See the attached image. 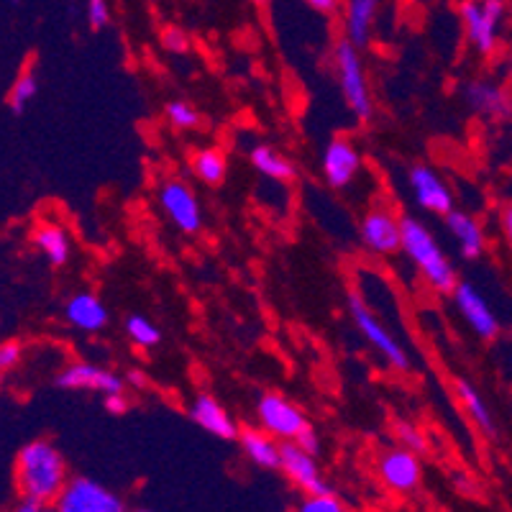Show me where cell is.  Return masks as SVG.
<instances>
[{
	"instance_id": "obj_1",
	"label": "cell",
	"mask_w": 512,
	"mask_h": 512,
	"mask_svg": "<svg viewBox=\"0 0 512 512\" xmlns=\"http://www.w3.org/2000/svg\"><path fill=\"white\" fill-rule=\"evenodd\" d=\"M13 477L21 500L44 502V505H54L64 484L70 482L62 451L49 441L26 443L16 456Z\"/></svg>"
},
{
	"instance_id": "obj_2",
	"label": "cell",
	"mask_w": 512,
	"mask_h": 512,
	"mask_svg": "<svg viewBox=\"0 0 512 512\" xmlns=\"http://www.w3.org/2000/svg\"><path fill=\"white\" fill-rule=\"evenodd\" d=\"M400 251L408 256V262L418 269L425 285L436 290L438 295H451L459 282L456 267L443 254L441 244L431 233V228L413 216L402 218V246Z\"/></svg>"
},
{
	"instance_id": "obj_3",
	"label": "cell",
	"mask_w": 512,
	"mask_h": 512,
	"mask_svg": "<svg viewBox=\"0 0 512 512\" xmlns=\"http://www.w3.org/2000/svg\"><path fill=\"white\" fill-rule=\"evenodd\" d=\"M349 313L351 320H354L356 331H359L361 338L382 356L387 367L397 369V372H410L413 364H410V356L408 351H405V346L400 344V338H397L390 328L384 326V320L369 308L367 300H364L359 292H351L349 295Z\"/></svg>"
},
{
	"instance_id": "obj_4",
	"label": "cell",
	"mask_w": 512,
	"mask_h": 512,
	"mask_svg": "<svg viewBox=\"0 0 512 512\" xmlns=\"http://www.w3.org/2000/svg\"><path fill=\"white\" fill-rule=\"evenodd\" d=\"M333 64H336L338 88H341V95H344L351 113L359 121H369L374 113V103L372 93H369L367 72H364L359 47L351 44L349 39H341L336 44V49H333Z\"/></svg>"
},
{
	"instance_id": "obj_5",
	"label": "cell",
	"mask_w": 512,
	"mask_h": 512,
	"mask_svg": "<svg viewBox=\"0 0 512 512\" xmlns=\"http://www.w3.org/2000/svg\"><path fill=\"white\" fill-rule=\"evenodd\" d=\"M459 13L466 41L472 44L474 52L482 57L495 54L507 16V0H464Z\"/></svg>"
},
{
	"instance_id": "obj_6",
	"label": "cell",
	"mask_w": 512,
	"mask_h": 512,
	"mask_svg": "<svg viewBox=\"0 0 512 512\" xmlns=\"http://www.w3.org/2000/svg\"><path fill=\"white\" fill-rule=\"evenodd\" d=\"M157 203L167 221L185 236H198L203 231V208L190 185L180 177H167L157 187Z\"/></svg>"
},
{
	"instance_id": "obj_7",
	"label": "cell",
	"mask_w": 512,
	"mask_h": 512,
	"mask_svg": "<svg viewBox=\"0 0 512 512\" xmlns=\"http://www.w3.org/2000/svg\"><path fill=\"white\" fill-rule=\"evenodd\" d=\"M57 512H126V502L93 477H70L54 500Z\"/></svg>"
},
{
	"instance_id": "obj_8",
	"label": "cell",
	"mask_w": 512,
	"mask_h": 512,
	"mask_svg": "<svg viewBox=\"0 0 512 512\" xmlns=\"http://www.w3.org/2000/svg\"><path fill=\"white\" fill-rule=\"evenodd\" d=\"M256 420L262 431L282 443H295L310 428L303 410L277 392H267L256 400Z\"/></svg>"
},
{
	"instance_id": "obj_9",
	"label": "cell",
	"mask_w": 512,
	"mask_h": 512,
	"mask_svg": "<svg viewBox=\"0 0 512 512\" xmlns=\"http://www.w3.org/2000/svg\"><path fill=\"white\" fill-rule=\"evenodd\" d=\"M451 297H454V305L456 310H459L461 320L469 326V331H472L474 336L482 338V341H495V338L500 336V318H497L495 308L489 305V300L484 297V292L479 290L477 285L459 280L456 282L454 292H451Z\"/></svg>"
},
{
	"instance_id": "obj_10",
	"label": "cell",
	"mask_w": 512,
	"mask_h": 512,
	"mask_svg": "<svg viewBox=\"0 0 512 512\" xmlns=\"http://www.w3.org/2000/svg\"><path fill=\"white\" fill-rule=\"evenodd\" d=\"M359 239L372 254L392 256L402 246V218H397L390 208L377 205L367 210L359 223Z\"/></svg>"
},
{
	"instance_id": "obj_11",
	"label": "cell",
	"mask_w": 512,
	"mask_h": 512,
	"mask_svg": "<svg viewBox=\"0 0 512 512\" xmlns=\"http://www.w3.org/2000/svg\"><path fill=\"white\" fill-rule=\"evenodd\" d=\"M377 474L387 489H392L397 495H410L423 482V464H420L415 451L397 446L379 456Z\"/></svg>"
},
{
	"instance_id": "obj_12",
	"label": "cell",
	"mask_w": 512,
	"mask_h": 512,
	"mask_svg": "<svg viewBox=\"0 0 512 512\" xmlns=\"http://www.w3.org/2000/svg\"><path fill=\"white\" fill-rule=\"evenodd\" d=\"M408 187L418 208L433 216H448L454 210V192L436 169L428 164H415L408 172Z\"/></svg>"
},
{
	"instance_id": "obj_13",
	"label": "cell",
	"mask_w": 512,
	"mask_h": 512,
	"mask_svg": "<svg viewBox=\"0 0 512 512\" xmlns=\"http://www.w3.org/2000/svg\"><path fill=\"white\" fill-rule=\"evenodd\" d=\"M282 474L292 487H297L305 495H320V492H331L326 477L320 472L318 456L300 448L297 443H282Z\"/></svg>"
},
{
	"instance_id": "obj_14",
	"label": "cell",
	"mask_w": 512,
	"mask_h": 512,
	"mask_svg": "<svg viewBox=\"0 0 512 512\" xmlns=\"http://www.w3.org/2000/svg\"><path fill=\"white\" fill-rule=\"evenodd\" d=\"M361 152L356 149L354 141L349 139H333L331 144L326 146L323 152V159H320V169H323V180H326L328 187L333 190H346L351 182L359 177L361 172Z\"/></svg>"
},
{
	"instance_id": "obj_15",
	"label": "cell",
	"mask_w": 512,
	"mask_h": 512,
	"mask_svg": "<svg viewBox=\"0 0 512 512\" xmlns=\"http://www.w3.org/2000/svg\"><path fill=\"white\" fill-rule=\"evenodd\" d=\"M464 103L469 111L487 121H507L512 118V95L502 85L487 77H477L464 85Z\"/></svg>"
},
{
	"instance_id": "obj_16",
	"label": "cell",
	"mask_w": 512,
	"mask_h": 512,
	"mask_svg": "<svg viewBox=\"0 0 512 512\" xmlns=\"http://www.w3.org/2000/svg\"><path fill=\"white\" fill-rule=\"evenodd\" d=\"M54 382L62 390H90L100 392V395H121L123 392V379L118 374L95 367V364H85V361L64 367Z\"/></svg>"
},
{
	"instance_id": "obj_17",
	"label": "cell",
	"mask_w": 512,
	"mask_h": 512,
	"mask_svg": "<svg viewBox=\"0 0 512 512\" xmlns=\"http://www.w3.org/2000/svg\"><path fill=\"white\" fill-rule=\"evenodd\" d=\"M190 420L198 428H203L210 436L221 438V441H236L239 438V425L233 420V415L223 408L221 402L213 395H198L190 402Z\"/></svg>"
},
{
	"instance_id": "obj_18",
	"label": "cell",
	"mask_w": 512,
	"mask_h": 512,
	"mask_svg": "<svg viewBox=\"0 0 512 512\" xmlns=\"http://www.w3.org/2000/svg\"><path fill=\"white\" fill-rule=\"evenodd\" d=\"M446 231L448 236L454 239L456 249L464 259L474 262L484 254V246H487V236H484V228L472 213L466 210H451L446 216Z\"/></svg>"
},
{
	"instance_id": "obj_19",
	"label": "cell",
	"mask_w": 512,
	"mask_h": 512,
	"mask_svg": "<svg viewBox=\"0 0 512 512\" xmlns=\"http://www.w3.org/2000/svg\"><path fill=\"white\" fill-rule=\"evenodd\" d=\"M64 318L77 331L98 333L108 326L111 315H108V308L95 292H77L64 305Z\"/></svg>"
},
{
	"instance_id": "obj_20",
	"label": "cell",
	"mask_w": 512,
	"mask_h": 512,
	"mask_svg": "<svg viewBox=\"0 0 512 512\" xmlns=\"http://www.w3.org/2000/svg\"><path fill=\"white\" fill-rule=\"evenodd\" d=\"M239 443L244 456L254 466L267 469V472H280L282 469V441L269 436L267 431H262V428H244L239 433Z\"/></svg>"
},
{
	"instance_id": "obj_21",
	"label": "cell",
	"mask_w": 512,
	"mask_h": 512,
	"mask_svg": "<svg viewBox=\"0 0 512 512\" xmlns=\"http://www.w3.org/2000/svg\"><path fill=\"white\" fill-rule=\"evenodd\" d=\"M454 392H456V397H459L461 408H464L466 415H469V420H472V423L479 428V433H484L487 438H495L497 436L495 415H492V410H489V405H487V400L482 397V392H479L477 387H474V384L464 377L454 379Z\"/></svg>"
},
{
	"instance_id": "obj_22",
	"label": "cell",
	"mask_w": 512,
	"mask_h": 512,
	"mask_svg": "<svg viewBox=\"0 0 512 512\" xmlns=\"http://www.w3.org/2000/svg\"><path fill=\"white\" fill-rule=\"evenodd\" d=\"M379 11V0H346L344 8V29L346 39L364 49L372 39L374 18Z\"/></svg>"
},
{
	"instance_id": "obj_23",
	"label": "cell",
	"mask_w": 512,
	"mask_h": 512,
	"mask_svg": "<svg viewBox=\"0 0 512 512\" xmlns=\"http://www.w3.org/2000/svg\"><path fill=\"white\" fill-rule=\"evenodd\" d=\"M249 162L251 167L264 177V180L272 182H290L295 180V164L269 144H254L249 149Z\"/></svg>"
},
{
	"instance_id": "obj_24",
	"label": "cell",
	"mask_w": 512,
	"mask_h": 512,
	"mask_svg": "<svg viewBox=\"0 0 512 512\" xmlns=\"http://www.w3.org/2000/svg\"><path fill=\"white\" fill-rule=\"evenodd\" d=\"M34 244L36 249L44 254V259H47L49 264H54V267H62V264L70 262V256H72L70 236H67L59 226H54V223H41V226L36 228Z\"/></svg>"
},
{
	"instance_id": "obj_25",
	"label": "cell",
	"mask_w": 512,
	"mask_h": 512,
	"mask_svg": "<svg viewBox=\"0 0 512 512\" xmlns=\"http://www.w3.org/2000/svg\"><path fill=\"white\" fill-rule=\"evenodd\" d=\"M190 169L192 175L198 177L200 182L210 187H218L223 185L228 175V162H226V154L216 146H208V149H200V152L192 154L190 159Z\"/></svg>"
},
{
	"instance_id": "obj_26",
	"label": "cell",
	"mask_w": 512,
	"mask_h": 512,
	"mask_svg": "<svg viewBox=\"0 0 512 512\" xmlns=\"http://www.w3.org/2000/svg\"><path fill=\"white\" fill-rule=\"evenodd\" d=\"M126 336L131 338V344L139 346V349H154L162 341V331L154 326L152 320L146 315H128L126 318Z\"/></svg>"
},
{
	"instance_id": "obj_27",
	"label": "cell",
	"mask_w": 512,
	"mask_h": 512,
	"mask_svg": "<svg viewBox=\"0 0 512 512\" xmlns=\"http://www.w3.org/2000/svg\"><path fill=\"white\" fill-rule=\"evenodd\" d=\"M36 93H39V80H36V72H31V70L21 72V75H18V80L13 82L11 98H8L11 111L16 113V116H21V113H24L26 108L34 103Z\"/></svg>"
},
{
	"instance_id": "obj_28",
	"label": "cell",
	"mask_w": 512,
	"mask_h": 512,
	"mask_svg": "<svg viewBox=\"0 0 512 512\" xmlns=\"http://www.w3.org/2000/svg\"><path fill=\"white\" fill-rule=\"evenodd\" d=\"M164 116H167V123L177 131H195L200 126V113L198 108L187 100H172L164 108Z\"/></svg>"
},
{
	"instance_id": "obj_29",
	"label": "cell",
	"mask_w": 512,
	"mask_h": 512,
	"mask_svg": "<svg viewBox=\"0 0 512 512\" xmlns=\"http://www.w3.org/2000/svg\"><path fill=\"white\" fill-rule=\"evenodd\" d=\"M295 512H346V507L333 492H320V495H305Z\"/></svg>"
},
{
	"instance_id": "obj_30",
	"label": "cell",
	"mask_w": 512,
	"mask_h": 512,
	"mask_svg": "<svg viewBox=\"0 0 512 512\" xmlns=\"http://www.w3.org/2000/svg\"><path fill=\"white\" fill-rule=\"evenodd\" d=\"M85 18H88L90 29H108L113 21L111 3H108V0H88V3H85Z\"/></svg>"
},
{
	"instance_id": "obj_31",
	"label": "cell",
	"mask_w": 512,
	"mask_h": 512,
	"mask_svg": "<svg viewBox=\"0 0 512 512\" xmlns=\"http://www.w3.org/2000/svg\"><path fill=\"white\" fill-rule=\"evenodd\" d=\"M395 433H397V441H400V446L410 448V451H415V454L425 451L423 433H420V428H415L413 423H408V420H397Z\"/></svg>"
},
{
	"instance_id": "obj_32",
	"label": "cell",
	"mask_w": 512,
	"mask_h": 512,
	"mask_svg": "<svg viewBox=\"0 0 512 512\" xmlns=\"http://www.w3.org/2000/svg\"><path fill=\"white\" fill-rule=\"evenodd\" d=\"M162 44H164V49L172 54H185L187 49H190V39H187V34L182 29H175V26L164 29Z\"/></svg>"
},
{
	"instance_id": "obj_33",
	"label": "cell",
	"mask_w": 512,
	"mask_h": 512,
	"mask_svg": "<svg viewBox=\"0 0 512 512\" xmlns=\"http://www.w3.org/2000/svg\"><path fill=\"white\" fill-rule=\"evenodd\" d=\"M24 356V349L16 341H6V344H0V372H6V369H13Z\"/></svg>"
},
{
	"instance_id": "obj_34",
	"label": "cell",
	"mask_w": 512,
	"mask_h": 512,
	"mask_svg": "<svg viewBox=\"0 0 512 512\" xmlns=\"http://www.w3.org/2000/svg\"><path fill=\"white\" fill-rule=\"evenodd\" d=\"M500 231L505 236V244L512 251V203H507L500 213Z\"/></svg>"
},
{
	"instance_id": "obj_35",
	"label": "cell",
	"mask_w": 512,
	"mask_h": 512,
	"mask_svg": "<svg viewBox=\"0 0 512 512\" xmlns=\"http://www.w3.org/2000/svg\"><path fill=\"white\" fill-rule=\"evenodd\" d=\"M295 443H297V446H300V448H305V451H310V454H315V456L320 454V441H318V436H315L313 425H310L308 431H305L303 436L297 438Z\"/></svg>"
},
{
	"instance_id": "obj_36",
	"label": "cell",
	"mask_w": 512,
	"mask_h": 512,
	"mask_svg": "<svg viewBox=\"0 0 512 512\" xmlns=\"http://www.w3.org/2000/svg\"><path fill=\"white\" fill-rule=\"evenodd\" d=\"M11 512H57V510H54V505H44V502L21 500Z\"/></svg>"
},
{
	"instance_id": "obj_37",
	"label": "cell",
	"mask_w": 512,
	"mask_h": 512,
	"mask_svg": "<svg viewBox=\"0 0 512 512\" xmlns=\"http://www.w3.org/2000/svg\"><path fill=\"white\" fill-rule=\"evenodd\" d=\"M305 3H308L313 11L326 13V16H328V13H336L338 6H341V0H305Z\"/></svg>"
},
{
	"instance_id": "obj_38",
	"label": "cell",
	"mask_w": 512,
	"mask_h": 512,
	"mask_svg": "<svg viewBox=\"0 0 512 512\" xmlns=\"http://www.w3.org/2000/svg\"><path fill=\"white\" fill-rule=\"evenodd\" d=\"M105 408L111 410V413H123V410H126V400H123V392H121V395H105Z\"/></svg>"
},
{
	"instance_id": "obj_39",
	"label": "cell",
	"mask_w": 512,
	"mask_h": 512,
	"mask_svg": "<svg viewBox=\"0 0 512 512\" xmlns=\"http://www.w3.org/2000/svg\"><path fill=\"white\" fill-rule=\"evenodd\" d=\"M507 72H510V90H512V47H510V54H507Z\"/></svg>"
},
{
	"instance_id": "obj_40",
	"label": "cell",
	"mask_w": 512,
	"mask_h": 512,
	"mask_svg": "<svg viewBox=\"0 0 512 512\" xmlns=\"http://www.w3.org/2000/svg\"><path fill=\"white\" fill-rule=\"evenodd\" d=\"M126 512H154V510H146V507H136V510H126Z\"/></svg>"
},
{
	"instance_id": "obj_41",
	"label": "cell",
	"mask_w": 512,
	"mask_h": 512,
	"mask_svg": "<svg viewBox=\"0 0 512 512\" xmlns=\"http://www.w3.org/2000/svg\"><path fill=\"white\" fill-rule=\"evenodd\" d=\"M254 3H256V6H267L269 0H254Z\"/></svg>"
},
{
	"instance_id": "obj_42",
	"label": "cell",
	"mask_w": 512,
	"mask_h": 512,
	"mask_svg": "<svg viewBox=\"0 0 512 512\" xmlns=\"http://www.w3.org/2000/svg\"><path fill=\"white\" fill-rule=\"evenodd\" d=\"M0 382H3V372H0Z\"/></svg>"
}]
</instances>
